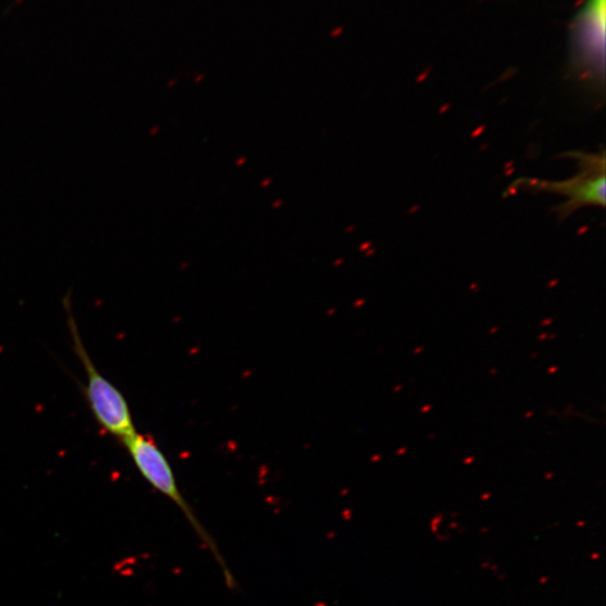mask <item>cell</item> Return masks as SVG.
Segmentation results:
<instances>
[{"label":"cell","mask_w":606,"mask_h":606,"mask_svg":"<svg viewBox=\"0 0 606 606\" xmlns=\"http://www.w3.org/2000/svg\"><path fill=\"white\" fill-rule=\"evenodd\" d=\"M567 155L575 159L578 167L577 175L571 179L548 181L522 177L511 185L514 190L562 195L566 200L556 207L555 212L563 221L585 207H605L604 149L600 153L575 151Z\"/></svg>","instance_id":"7a4b0ae2"},{"label":"cell","mask_w":606,"mask_h":606,"mask_svg":"<svg viewBox=\"0 0 606 606\" xmlns=\"http://www.w3.org/2000/svg\"><path fill=\"white\" fill-rule=\"evenodd\" d=\"M65 305L72 344H74L75 352L86 375V398L91 412L107 434L115 437L120 441L124 440L136 432L130 405L124 394L95 367L81 339L76 319L71 312L70 303L66 300Z\"/></svg>","instance_id":"3957f363"},{"label":"cell","mask_w":606,"mask_h":606,"mask_svg":"<svg viewBox=\"0 0 606 606\" xmlns=\"http://www.w3.org/2000/svg\"><path fill=\"white\" fill-rule=\"evenodd\" d=\"M121 443L130 453L136 468L139 469L140 475L149 482V484L179 507L186 520L197 533L199 539L212 551L213 558L220 565L228 589L235 590L237 583L234 575H232L230 567L227 566L216 541L213 540V536L206 530L203 523L199 521L193 508L186 502L185 496L181 494L175 472H173L166 455L155 443L152 437L135 432L134 435L127 437Z\"/></svg>","instance_id":"6da1fadb"}]
</instances>
